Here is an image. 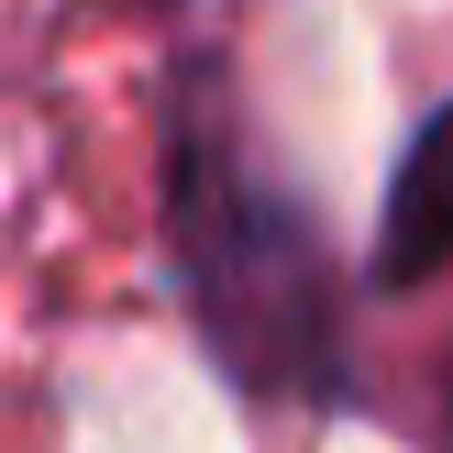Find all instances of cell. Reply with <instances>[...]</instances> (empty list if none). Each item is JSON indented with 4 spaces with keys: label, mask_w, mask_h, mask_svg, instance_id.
<instances>
[{
    "label": "cell",
    "mask_w": 453,
    "mask_h": 453,
    "mask_svg": "<svg viewBox=\"0 0 453 453\" xmlns=\"http://www.w3.org/2000/svg\"><path fill=\"white\" fill-rule=\"evenodd\" d=\"M166 243L211 321L221 365L255 398H332L343 388V288L310 233V211L255 166L211 66H188L166 100Z\"/></svg>",
    "instance_id": "cell-1"
},
{
    "label": "cell",
    "mask_w": 453,
    "mask_h": 453,
    "mask_svg": "<svg viewBox=\"0 0 453 453\" xmlns=\"http://www.w3.org/2000/svg\"><path fill=\"white\" fill-rule=\"evenodd\" d=\"M453 265V100L410 133V166L388 188V233H376V288H432Z\"/></svg>",
    "instance_id": "cell-2"
},
{
    "label": "cell",
    "mask_w": 453,
    "mask_h": 453,
    "mask_svg": "<svg viewBox=\"0 0 453 453\" xmlns=\"http://www.w3.org/2000/svg\"><path fill=\"white\" fill-rule=\"evenodd\" d=\"M442 453H453V354H442Z\"/></svg>",
    "instance_id": "cell-3"
}]
</instances>
